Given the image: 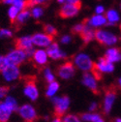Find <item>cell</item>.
<instances>
[{
    "label": "cell",
    "mask_w": 121,
    "mask_h": 122,
    "mask_svg": "<svg viewBox=\"0 0 121 122\" xmlns=\"http://www.w3.org/2000/svg\"><path fill=\"white\" fill-rule=\"evenodd\" d=\"M52 102L54 104V116H56L54 121H62L61 117L64 116L66 111L69 108L70 99L67 96H62L58 98H53Z\"/></svg>",
    "instance_id": "1"
},
{
    "label": "cell",
    "mask_w": 121,
    "mask_h": 122,
    "mask_svg": "<svg viewBox=\"0 0 121 122\" xmlns=\"http://www.w3.org/2000/svg\"><path fill=\"white\" fill-rule=\"evenodd\" d=\"M25 81V86H24V94L32 101H35L38 96L39 92L36 86V78L33 76H27L24 77Z\"/></svg>",
    "instance_id": "2"
},
{
    "label": "cell",
    "mask_w": 121,
    "mask_h": 122,
    "mask_svg": "<svg viewBox=\"0 0 121 122\" xmlns=\"http://www.w3.org/2000/svg\"><path fill=\"white\" fill-rule=\"evenodd\" d=\"M117 89L114 85H111L108 88H106V93H105V101H104V109L103 112L105 114H109L111 107L113 105V102L116 97Z\"/></svg>",
    "instance_id": "3"
},
{
    "label": "cell",
    "mask_w": 121,
    "mask_h": 122,
    "mask_svg": "<svg viewBox=\"0 0 121 122\" xmlns=\"http://www.w3.org/2000/svg\"><path fill=\"white\" fill-rule=\"evenodd\" d=\"M95 39L101 45H105V46H112L116 44L118 41V38L115 35L101 29H98L95 31Z\"/></svg>",
    "instance_id": "4"
},
{
    "label": "cell",
    "mask_w": 121,
    "mask_h": 122,
    "mask_svg": "<svg viewBox=\"0 0 121 122\" xmlns=\"http://www.w3.org/2000/svg\"><path fill=\"white\" fill-rule=\"evenodd\" d=\"M19 113L20 115V117L28 122H33V121H37L39 119L38 114L35 111V109L32 106L30 105H23L19 109Z\"/></svg>",
    "instance_id": "5"
},
{
    "label": "cell",
    "mask_w": 121,
    "mask_h": 122,
    "mask_svg": "<svg viewBox=\"0 0 121 122\" xmlns=\"http://www.w3.org/2000/svg\"><path fill=\"white\" fill-rule=\"evenodd\" d=\"M81 6H78L76 4H71V3H67L64 6H62L60 8V10L58 11V16L62 19H69V18H73L75 16H77L79 14L80 10H81Z\"/></svg>",
    "instance_id": "6"
},
{
    "label": "cell",
    "mask_w": 121,
    "mask_h": 122,
    "mask_svg": "<svg viewBox=\"0 0 121 122\" xmlns=\"http://www.w3.org/2000/svg\"><path fill=\"white\" fill-rule=\"evenodd\" d=\"M74 61H75V64L77 65V67L84 72L91 71L93 63H94V62H92V60L89 58V56H87L84 53L78 54L74 58Z\"/></svg>",
    "instance_id": "7"
},
{
    "label": "cell",
    "mask_w": 121,
    "mask_h": 122,
    "mask_svg": "<svg viewBox=\"0 0 121 122\" xmlns=\"http://www.w3.org/2000/svg\"><path fill=\"white\" fill-rule=\"evenodd\" d=\"M56 73L61 79H65V80L71 79L75 75V66L71 61H67V62L57 67Z\"/></svg>",
    "instance_id": "8"
},
{
    "label": "cell",
    "mask_w": 121,
    "mask_h": 122,
    "mask_svg": "<svg viewBox=\"0 0 121 122\" xmlns=\"http://www.w3.org/2000/svg\"><path fill=\"white\" fill-rule=\"evenodd\" d=\"M6 57H7V59H8L10 64H14V65L20 66L23 62V61L25 60L26 53L23 51V50L17 49L15 51H12Z\"/></svg>",
    "instance_id": "9"
},
{
    "label": "cell",
    "mask_w": 121,
    "mask_h": 122,
    "mask_svg": "<svg viewBox=\"0 0 121 122\" xmlns=\"http://www.w3.org/2000/svg\"><path fill=\"white\" fill-rule=\"evenodd\" d=\"M2 75L6 81H12L20 78V70L18 68L17 65L14 64H9L3 71H2Z\"/></svg>",
    "instance_id": "10"
},
{
    "label": "cell",
    "mask_w": 121,
    "mask_h": 122,
    "mask_svg": "<svg viewBox=\"0 0 121 122\" xmlns=\"http://www.w3.org/2000/svg\"><path fill=\"white\" fill-rule=\"evenodd\" d=\"M54 37L49 34H35L32 36L33 44L39 47H49V46L53 42Z\"/></svg>",
    "instance_id": "11"
},
{
    "label": "cell",
    "mask_w": 121,
    "mask_h": 122,
    "mask_svg": "<svg viewBox=\"0 0 121 122\" xmlns=\"http://www.w3.org/2000/svg\"><path fill=\"white\" fill-rule=\"evenodd\" d=\"M82 83L91 91V92L95 95H99L100 91L98 89V85L96 83L95 78L93 77V75H90V74H83V79H82Z\"/></svg>",
    "instance_id": "12"
},
{
    "label": "cell",
    "mask_w": 121,
    "mask_h": 122,
    "mask_svg": "<svg viewBox=\"0 0 121 122\" xmlns=\"http://www.w3.org/2000/svg\"><path fill=\"white\" fill-rule=\"evenodd\" d=\"M47 53L48 55L52 58V59H61V58H65L66 57V53L63 52L62 51H60L58 45L56 43H51L47 50Z\"/></svg>",
    "instance_id": "13"
},
{
    "label": "cell",
    "mask_w": 121,
    "mask_h": 122,
    "mask_svg": "<svg viewBox=\"0 0 121 122\" xmlns=\"http://www.w3.org/2000/svg\"><path fill=\"white\" fill-rule=\"evenodd\" d=\"M95 31L93 28L90 27V25L85 24L83 29L81 30V32L79 34L81 36V38L82 39L84 44H88L89 42H91L93 39H95Z\"/></svg>",
    "instance_id": "14"
},
{
    "label": "cell",
    "mask_w": 121,
    "mask_h": 122,
    "mask_svg": "<svg viewBox=\"0 0 121 122\" xmlns=\"http://www.w3.org/2000/svg\"><path fill=\"white\" fill-rule=\"evenodd\" d=\"M15 47L20 50H27L29 48H32L33 45V41H32V37H21V38H18L14 41Z\"/></svg>",
    "instance_id": "15"
},
{
    "label": "cell",
    "mask_w": 121,
    "mask_h": 122,
    "mask_svg": "<svg viewBox=\"0 0 121 122\" xmlns=\"http://www.w3.org/2000/svg\"><path fill=\"white\" fill-rule=\"evenodd\" d=\"M33 59L37 65H39L40 67H43L48 62V53L47 51H45L43 50H37L33 54Z\"/></svg>",
    "instance_id": "16"
},
{
    "label": "cell",
    "mask_w": 121,
    "mask_h": 122,
    "mask_svg": "<svg viewBox=\"0 0 121 122\" xmlns=\"http://www.w3.org/2000/svg\"><path fill=\"white\" fill-rule=\"evenodd\" d=\"M96 64H97V67L100 69V71H102L103 73H111L114 69L112 63L110 62V61L105 56L104 57H100L99 60H98V62Z\"/></svg>",
    "instance_id": "17"
},
{
    "label": "cell",
    "mask_w": 121,
    "mask_h": 122,
    "mask_svg": "<svg viewBox=\"0 0 121 122\" xmlns=\"http://www.w3.org/2000/svg\"><path fill=\"white\" fill-rule=\"evenodd\" d=\"M12 112V109L6 103L0 102V121H8Z\"/></svg>",
    "instance_id": "18"
},
{
    "label": "cell",
    "mask_w": 121,
    "mask_h": 122,
    "mask_svg": "<svg viewBox=\"0 0 121 122\" xmlns=\"http://www.w3.org/2000/svg\"><path fill=\"white\" fill-rule=\"evenodd\" d=\"M85 21L87 22L86 24H88L90 26H101V25H104L107 23V18L104 16H101L99 14L98 16H93L89 20H85Z\"/></svg>",
    "instance_id": "19"
},
{
    "label": "cell",
    "mask_w": 121,
    "mask_h": 122,
    "mask_svg": "<svg viewBox=\"0 0 121 122\" xmlns=\"http://www.w3.org/2000/svg\"><path fill=\"white\" fill-rule=\"evenodd\" d=\"M105 57L107 58L110 62H117V61L121 60V53L117 49H110L106 52Z\"/></svg>",
    "instance_id": "20"
},
{
    "label": "cell",
    "mask_w": 121,
    "mask_h": 122,
    "mask_svg": "<svg viewBox=\"0 0 121 122\" xmlns=\"http://www.w3.org/2000/svg\"><path fill=\"white\" fill-rule=\"evenodd\" d=\"M30 12H29V10H22L20 14H19V16H18V18H17V20H16V21H15V23L14 24H18V26H17V29H19L20 28V25H21V24H23V22L30 17Z\"/></svg>",
    "instance_id": "21"
},
{
    "label": "cell",
    "mask_w": 121,
    "mask_h": 122,
    "mask_svg": "<svg viewBox=\"0 0 121 122\" xmlns=\"http://www.w3.org/2000/svg\"><path fill=\"white\" fill-rule=\"evenodd\" d=\"M58 88H59V83L57 81H53L52 82H50L49 86H48V89H47V92H46V96L48 98L52 97L56 93V91L58 90Z\"/></svg>",
    "instance_id": "22"
},
{
    "label": "cell",
    "mask_w": 121,
    "mask_h": 122,
    "mask_svg": "<svg viewBox=\"0 0 121 122\" xmlns=\"http://www.w3.org/2000/svg\"><path fill=\"white\" fill-rule=\"evenodd\" d=\"M106 18L110 21V24H114V22H117L119 20V16L114 10L108 11L106 14Z\"/></svg>",
    "instance_id": "23"
},
{
    "label": "cell",
    "mask_w": 121,
    "mask_h": 122,
    "mask_svg": "<svg viewBox=\"0 0 121 122\" xmlns=\"http://www.w3.org/2000/svg\"><path fill=\"white\" fill-rule=\"evenodd\" d=\"M9 18H10V20L12 22V24L15 23V21H16L17 18H18V14H19V8H17L16 6H12L10 9H9Z\"/></svg>",
    "instance_id": "24"
},
{
    "label": "cell",
    "mask_w": 121,
    "mask_h": 122,
    "mask_svg": "<svg viewBox=\"0 0 121 122\" xmlns=\"http://www.w3.org/2000/svg\"><path fill=\"white\" fill-rule=\"evenodd\" d=\"M43 28H44V31L46 32L47 34H49V35H51L53 37H55V36L58 35L57 29L55 27H53L52 25H50V24H44Z\"/></svg>",
    "instance_id": "25"
},
{
    "label": "cell",
    "mask_w": 121,
    "mask_h": 122,
    "mask_svg": "<svg viewBox=\"0 0 121 122\" xmlns=\"http://www.w3.org/2000/svg\"><path fill=\"white\" fill-rule=\"evenodd\" d=\"M91 73L93 75V77L97 80V81H100L102 79V71H100V69L97 67V64L96 63H93V66H92V69H91Z\"/></svg>",
    "instance_id": "26"
},
{
    "label": "cell",
    "mask_w": 121,
    "mask_h": 122,
    "mask_svg": "<svg viewBox=\"0 0 121 122\" xmlns=\"http://www.w3.org/2000/svg\"><path fill=\"white\" fill-rule=\"evenodd\" d=\"M5 103L12 109V111H19L17 102H16V100H15L13 97H8V98H6Z\"/></svg>",
    "instance_id": "27"
},
{
    "label": "cell",
    "mask_w": 121,
    "mask_h": 122,
    "mask_svg": "<svg viewBox=\"0 0 121 122\" xmlns=\"http://www.w3.org/2000/svg\"><path fill=\"white\" fill-rule=\"evenodd\" d=\"M62 121H65V122H73V121L74 122H79L80 118L75 114H67L62 118Z\"/></svg>",
    "instance_id": "28"
},
{
    "label": "cell",
    "mask_w": 121,
    "mask_h": 122,
    "mask_svg": "<svg viewBox=\"0 0 121 122\" xmlns=\"http://www.w3.org/2000/svg\"><path fill=\"white\" fill-rule=\"evenodd\" d=\"M45 78H46V81L50 83V82H52L54 81V76L51 74L50 70L49 68L45 69Z\"/></svg>",
    "instance_id": "29"
},
{
    "label": "cell",
    "mask_w": 121,
    "mask_h": 122,
    "mask_svg": "<svg viewBox=\"0 0 121 122\" xmlns=\"http://www.w3.org/2000/svg\"><path fill=\"white\" fill-rule=\"evenodd\" d=\"M9 61L7 59V57H3L0 56V72H2L8 65H9Z\"/></svg>",
    "instance_id": "30"
},
{
    "label": "cell",
    "mask_w": 121,
    "mask_h": 122,
    "mask_svg": "<svg viewBox=\"0 0 121 122\" xmlns=\"http://www.w3.org/2000/svg\"><path fill=\"white\" fill-rule=\"evenodd\" d=\"M13 36V32L9 29H1L0 30V38H10Z\"/></svg>",
    "instance_id": "31"
},
{
    "label": "cell",
    "mask_w": 121,
    "mask_h": 122,
    "mask_svg": "<svg viewBox=\"0 0 121 122\" xmlns=\"http://www.w3.org/2000/svg\"><path fill=\"white\" fill-rule=\"evenodd\" d=\"M31 15H32V17H34L35 19H38V18H40L43 15V9L40 8V7L34 8L32 10V12H31Z\"/></svg>",
    "instance_id": "32"
},
{
    "label": "cell",
    "mask_w": 121,
    "mask_h": 122,
    "mask_svg": "<svg viewBox=\"0 0 121 122\" xmlns=\"http://www.w3.org/2000/svg\"><path fill=\"white\" fill-rule=\"evenodd\" d=\"M84 22L83 23H81V24H77L76 26H74L73 28H72V33H74V34H80L81 32V30L83 29V27H84Z\"/></svg>",
    "instance_id": "33"
},
{
    "label": "cell",
    "mask_w": 121,
    "mask_h": 122,
    "mask_svg": "<svg viewBox=\"0 0 121 122\" xmlns=\"http://www.w3.org/2000/svg\"><path fill=\"white\" fill-rule=\"evenodd\" d=\"M24 3H25V0H13V5L16 6L17 8H19V10H23L24 8Z\"/></svg>",
    "instance_id": "34"
},
{
    "label": "cell",
    "mask_w": 121,
    "mask_h": 122,
    "mask_svg": "<svg viewBox=\"0 0 121 122\" xmlns=\"http://www.w3.org/2000/svg\"><path fill=\"white\" fill-rule=\"evenodd\" d=\"M90 121H93V122H102V121H104V118L99 113H91V118H90Z\"/></svg>",
    "instance_id": "35"
},
{
    "label": "cell",
    "mask_w": 121,
    "mask_h": 122,
    "mask_svg": "<svg viewBox=\"0 0 121 122\" xmlns=\"http://www.w3.org/2000/svg\"><path fill=\"white\" fill-rule=\"evenodd\" d=\"M9 90H10V88L7 87V86H1L0 87V98L5 97L9 93Z\"/></svg>",
    "instance_id": "36"
},
{
    "label": "cell",
    "mask_w": 121,
    "mask_h": 122,
    "mask_svg": "<svg viewBox=\"0 0 121 122\" xmlns=\"http://www.w3.org/2000/svg\"><path fill=\"white\" fill-rule=\"evenodd\" d=\"M34 5H38V4H44L45 6H47L49 2H50V0H32Z\"/></svg>",
    "instance_id": "37"
},
{
    "label": "cell",
    "mask_w": 121,
    "mask_h": 122,
    "mask_svg": "<svg viewBox=\"0 0 121 122\" xmlns=\"http://www.w3.org/2000/svg\"><path fill=\"white\" fill-rule=\"evenodd\" d=\"M67 3H71V4H76L78 6H81V0H65Z\"/></svg>",
    "instance_id": "38"
},
{
    "label": "cell",
    "mask_w": 121,
    "mask_h": 122,
    "mask_svg": "<svg viewBox=\"0 0 121 122\" xmlns=\"http://www.w3.org/2000/svg\"><path fill=\"white\" fill-rule=\"evenodd\" d=\"M70 41H71L70 36H64V37H62V39H61V42H62L63 44H67V43H69Z\"/></svg>",
    "instance_id": "39"
},
{
    "label": "cell",
    "mask_w": 121,
    "mask_h": 122,
    "mask_svg": "<svg viewBox=\"0 0 121 122\" xmlns=\"http://www.w3.org/2000/svg\"><path fill=\"white\" fill-rule=\"evenodd\" d=\"M104 11H105V9H104L103 6H98L96 8V13L97 14H102V13H104Z\"/></svg>",
    "instance_id": "40"
},
{
    "label": "cell",
    "mask_w": 121,
    "mask_h": 122,
    "mask_svg": "<svg viewBox=\"0 0 121 122\" xmlns=\"http://www.w3.org/2000/svg\"><path fill=\"white\" fill-rule=\"evenodd\" d=\"M96 109H97V104H96V103H92V104H91V106H90L89 110L92 112V111H95Z\"/></svg>",
    "instance_id": "41"
},
{
    "label": "cell",
    "mask_w": 121,
    "mask_h": 122,
    "mask_svg": "<svg viewBox=\"0 0 121 122\" xmlns=\"http://www.w3.org/2000/svg\"><path fill=\"white\" fill-rule=\"evenodd\" d=\"M2 2L5 4H11L13 3V0H2Z\"/></svg>",
    "instance_id": "42"
},
{
    "label": "cell",
    "mask_w": 121,
    "mask_h": 122,
    "mask_svg": "<svg viewBox=\"0 0 121 122\" xmlns=\"http://www.w3.org/2000/svg\"><path fill=\"white\" fill-rule=\"evenodd\" d=\"M118 86H119V88L121 89V79L118 81Z\"/></svg>",
    "instance_id": "43"
},
{
    "label": "cell",
    "mask_w": 121,
    "mask_h": 122,
    "mask_svg": "<svg viewBox=\"0 0 121 122\" xmlns=\"http://www.w3.org/2000/svg\"><path fill=\"white\" fill-rule=\"evenodd\" d=\"M115 121H118V122L120 121V122H121V118H116V119H115Z\"/></svg>",
    "instance_id": "44"
},
{
    "label": "cell",
    "mask_w": 121,
    "mask_h": 122,
    "mask_svg": "<svg viewBox=\"0 0 121 122\" xmlns=\"http://www.w3.org/2000/svg\"><path fill=\"white\" fill-rule=\"evenodd\" d=\"M120 30H121V24H120Z\"/></svg>",
    "instance_id": "45"
},
{
    "label": "cell",
    "mask_w": 121,
    "mask_h": 122,
    "mask_svg": "<svg viewBox=\"0 0 121 122\" xmlns=\"http://www.w3.org/2000/svg\"><path fill=\"white\" fill-rule=\"evenodd\" d=\"M120 8H121V3H120Z\"/></svg>",
    "instance_id": "46"
}]
</instances>
